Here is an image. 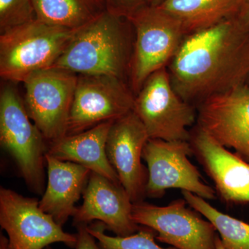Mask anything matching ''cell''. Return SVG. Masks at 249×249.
Masks as SVG:
<instances>
[{"mask_svg":"<svg viewBox=\"0 0 249 249\" xmlns=\"http://www.w3.org/2000/svg\"><path fill=\"white\" fill-rule=\"evenodd\" d=\"M149 139L146 129L133 110L114 121L107 136L108 160L133 204L142 201L146 196L148 173L142 159Z\"/></svg>","mask_w":249,"mask_h":249,"instance_id":"12","label":"cell"},{"mask_svg":"<svg viewBox=\"0 0 249 249\" xmlns=\"http://www.w3.org/2000/svg\"><path fill=\"white\" fill-rule=\"evenodd\" d=\"M0 249H9L8 238L2 234L0 235Z\"/></svg>","mask_w":249,"mask_h":249,"instance_id":"26","label":"cell"},{"mask_svg":"<svg viewBox=\"0 0 249 249\" xmlns=\"http://www.w3.org/2000/svg\"><path fill=\"white\" fill-rule=\"evenodd\" d=\"M185 199L173 201L168 206L134 203L132 218L136 224L157 232V240L178 249H217V230L186 207Z\"/></svg>","mask_w":249,"mask_h":249,"instance_id":"11","label":"cell"},{"mask_svg":"<svg viewBox=\"0 0 249 249\" xmlns=\"http://www.w3.org/2000/svg\"><path fill=\"white\" fill-rule=\"evenodd\" d=\"M190 141L193 155L214 181L221 197L231 204H249V163L200 127L191 134Z\"/></svg>","mask_w":249,"mask_h":249,"instance_id":"15","label":"cell"},{"mask_svg":"<svg viewBox=\"0 0 249 249\" xmlns=\"http://www.w3.org/2000/svg\"><path fill=\"white\" fill-rule=\"evenodd\" d=\"M133 111L150 139L188 141L196 119L195 108L174 89L167 67L152 73L135 95Z\"/></svg>","mask_w":249,"mask_h":249,"instance_id":"6","label":"cell"},{"mask_svg":"<svg viewBox=\"0 0 249 249\" xmlns=\"http://www.w3.org/2000/svg\"><path fill=\"white\" fill-rule=\"evenodd\" d=\"M192 155L191 143L187 141L149 139L142 153L148 171L146 196L158 198L167 190L180 189L208 200L215 199V192L201 181L200 173L190 161Z\"/></svg>","mask_w":249,"mask_h":249,"instance_id":"9","label":"cell"},{"mask_svg":"<svg viewBox=\"0 0 249 249\" xmlns=\"http://www.w3.org/2000/svg\"><path fill=\"white\" fill-rule=\"evenodd\" d=\"M78 76L67 135L117 120L133 110L135 94L124 80L109 76Z\"/></svg>","mask_w":249,"mask_h":249,"instance_id":"10","label":"cell"},{"mask_svg":"<svg viewBox=\"0 0 249 249\" xmlns=\"http://www.w3.org/2000/svg\"><path fill=\"white\" fill-rule=\"evenodd\" d=\"M0 142L31 191L44 193L48 142L31 122L24 101L11 85H5L0 94Z\"/></svg>","mask_w":249,"mask_h":249,"instance_id":"4","label":"cell"},{"mask_svg":"<svg viewBox=\"0 0 249 249\" xmlns=\"http://www.w3.org/2000/svg\"><path fill=\"white\" fill-rule=\"evenodd\" d=\"M41 22L72 30L84 27L107 11L104 0H32Z\"/></svg>","mask_w":249,"mask_h":249,"instance_id":"19","label":"cell"},{"mask_svg":"<svg viewBox=\"0 0 249 249\" xmlns=\"http://www.w3.org/2000/svg\"><path fill=\"white\" fill-rule=\"evenodd\" d=\"M0 225L8 235L9 249H45L54 243L74 249L76 234L62 227L42 211L39 201L1 187Z\"/></svg>","mask_w":249,"mask_h":249,"instance_id":"8","label":"cell"},{"mask_svg":"<svg viewBox=\"0 0 249 249\" xmlns=\"http://www.w3.org/2000/svg\"><path fill=\"white\" fill-rule=\"evenodd\" d=\"M45 249H52V248L49 246V247H46Z\"/></svg>","mask_w":249,"mask_h":249,"instance_id":"29","label":"cell"},{"mask_svg":"<svg viewBox=\"0 0 249 249\" xmlns=\"http://www.w3.org/2000/svg\"><path fill=\"white\" fill-rule=\"evenodd\" d=\"M129 20L134 40L128 78L136 95L152 73L168 67L186 34L178 19L159 7L147 6Z\"/></svg>","mask_w":249,"mask_h":249,"instance_id":"5","label":"cell"},{"mask_svg":"<svg viewBox=\"0 0 249 249\" xmlns=\"http://www.w3.org/2000/svg\"><path fill=\"white\" fill-rule=\"evenodd\" d=\"M83 197V204L72 217L75 227L96 220L120 237L133 235L142 229L132 219L133 202L121 183L91 172Z\"/></svg>","mask_w":249,"mask_h":249,"instance_id":"14","label":"cell"},{"mask_svg":"<svg viewBox=\"0 0 249 249\" xmlns=\"http://www.w3.org/2000/svg\"><path fill=\"white\" fill-rule=\"evenodd\" d=\"M108 12L130 19L149 6L148 0H104Z\"/></svg>","mask_w":249,"mask_h":249,"instance_id":"23","label":"cell"},{"mask_svg":"<svg viewBox=\"0 0 249 249\" xmlns=\"http://www.w3.org/2000/svg\"><path fill=\"white\" fill-rule=\"evenodd\" d=\"M198 127L249 160V85L214 95L200 103Z\"/></svg>","mask_w":249,"mask_h":249,"instance_id":"13","label":"cell"},{"mask_svg":"<svg viewBox=\"0 0 249 249\" xmlns=\"http://www.w3.org/2000/svg\"><path fill=\"white\" fill-rule=\"evenodd\" d=\"M100 249H178L173 247L163 248L156 242L157 232L150 228L142 227L138 232L127 237L106 234V228L98 222L88 225Z\"/></svg>","mask_w":249,"mask_h":249,"instance_id":"21","label":"cell"},{"mask_svg":"<svg viewBox=\"0 0 249 249\" xmlns=\"http://www.w3.org/2000/svg\"><path fill=\"white\" fill-rule=\"evenodd\" d=\"M240 0H164L157 6L182 24L186 35L235 18Z\"/></svg>","mask_w":249,"mask_h":249,"instance_id":"18","label":"cell"},{"mask_svg":"<svg viewBox=\"0 0 249 249\" xmlns=\"http://www.w3.org/2000/svg\"><path fill=\"white\" fill-rule=\"evenodd\" d=\"M187 204L206 218L220 235L225 249H249V224L223 213L206 199L188 191H181Z\"/></svg>","mask_w":249,"mask_h":249,"instance_id":"20","label":"cell"},{"mask_svg":"<svg viewBox=\"0 0 249 249\" xmlns=\"http://www.w3.org/2000/svg\"><path fill=\"white\" fill-rule=\"evenodd\" d=\"M113 121H107L80 133L67 135L48 143L47 154L58 160L83 165L114 182L119 183L106 152L107 136Z\"/></svg>","mask_w":249,"mask_h":249,"instance_id":"17","label":"cell"},{"mask_svg":"<svg viewBox=\"0 0 249 249\" xmlns=\"http://www.w3.org/2000/svg\"><path fill=\"white\" fill-rule=\"evenodd\" d=\"M78 75L49 68L36 72L24 82V101L29 118L48 143L67 135Z\"/></svg>","mask_w":249,"mask_h":249,"instance_id":"7","label":"cell"},{"mask_svg":"<svg viewBox=\"0 0 249 249\" xmlns=\"http://www.w3.org/2000/svg\"><path fill=\"white\" fill-rule=\"evenodd\" d=\"M77 241L74 249H100L96 239L89 232L88 225L76 226Z\"/></svg>","mask_w":249,"mask_h":249,"instance_id":"24","label":"cell"},{"mask_svg":"<svg viewBox=\"0 0 249 249\" xmlns=\"http://www.w3.org/2000/svg\"><path fill=\"white\" fill-rule=\"evenodd\" d=\"M167 70L174 89L189 103L247 85L249 31L233 18L188 34Z\"/></svg>","mask_w":249,"mask_h":249,"instance_id":"1","label":"cell"},{"mask_svg":"<svg viewBox=\"0 0 249 249\" xmlns=\"http://www.w3.org/2000/svg\"><path fill=\"white\" fill-rule=\"evenodd\" d=\"M235 18L244 29L249 31V0H240Z\"/></svg>","mask_w":249,"mask_h":249,"instance_id":"25","label":"cell"},{"mask_svg":"<svg viewBox=\"0 0 249 249\" xmlns=\"http://www.w3.org/2000/svg\"><path fill=\"white\" fill-rule=\"evenodd\" d=\"M36 19L32 0H0V35Z\"/></svg>","mask_w":249,"mask_h":249,"instance_id":"22","label":"cell"},{"mask_svg":"<svg viewBox=\"0 0 249 249\" xmlns=\"http://www.w3.org/2000/svg\"><path fill=\"white\" fill-rule=\"evenodd\" d=\"M134 40L130 21L106 11L76 31L51 68L77 75L109 76L124 80L129 76Z\"/></svg>","mask_w":249,"mask_h":249,"instance_id":"2","label":"cell"},{"mask_svg":"<svg viewBox=\"0 0 249 249\" xmlns=\"http://www.w3.org/2000/svg\"><path fill=\"white\" fill-rule=\"evenodd\" d=\"M45 159L48 181L39 206L62 227L69 217H73L77 208L75 205L83 195L91 172L83 165L58 160L47 153Z\"/></svg>","mask_w":249,"mask_h":249,"instance_id":"16","label":"cell"},{"mask_svg":"<svg viewBox=\"0 0 249 249\" xmlns=\"http://www.w3.org/2000/svg\"><path fill=\"white\" fill-rule=\"evenodd\" d=\"M77 30L38 19L0 35V76L24 83L36 72L53 66Z\"/></svg>","mask_w":249,"mask_h":249,"instance_id":"3","label":"cell"},{"mask_svg":"<svg viewBox=\"0 0 249 249\" xmlns=\"http://www.w3.org/2000/svg\"><path fill=\"white\" fill-rule=\"evenodd\" d=\"M163 1L164 0H148V4L149 6H152V7H157V6H160Z\"/></svg>","mask_w":249,"mask_h":249,"instance_id":"27","label":"cell"},{"mask_svg":"<svg viewBox=\"0 0 249 249\" xmlns=\"http://www.w3.org/2000/svg\"><path fill=\"white\" fill-rule=\"evenodd\" d=\"M216 247H217V249H225L223 247L222 241H221L219 235L216 237Z\"/></svg>","mask_w":249,"mask_h":249,"instance_id":"28","label":"cell"}]
</instances>
